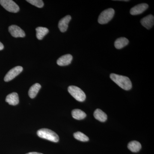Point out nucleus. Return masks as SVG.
<instances>
[{
    "instance_id": "obj_21",
    "label": "nucleus",
    "mask_w": 154,
    "mask_h": 154,
    "mask_svg": "<svg viewBox=\"0 0 154 154\" xmlns=\"http://www.w3.org/2000/svg\"><path fill=\"white\" fill-rule=\"evenodd\" d=\"M4 46L2 43L0 42V51L4 49Z\"/></svg>"
},
{
    "instance_id": "obj_22",
    "label": "nucleus",
    "mask_w": 154,
    "mask_h": 154,
    "mask_svg": "<svg viewBox=\"0 0 154 154\" xmlns=\"http://www.w3.org/2000/svg\"><path fill=\"white\" fill-rule=\"evenodd\" d=\"M26 154H43L41 153L36 152H31L28 153Z\"/></svg>"
},
{
    "instance_id": "obj_17",
    "label": "nucleus",
    "mask_w": 154,
    "mask_h": 154,
    "mask_svg": "<svg viewBox=\"0 0 154 154\" xmlns=\"http://www.w3.org/2000/svg\"><path fill=\"white\" fill-rule=\"evenodd\" d=\"M128 148L131 151L137 152L141 149V145L137 141H132L128 144Z\"/></svg>"
},
{
    "instance_id": "obj_14",
    "label": "nucleus",
    "mask_w": 154,
    "mask_h": 154,
    "mask_svg": "<svg viewBox=\"0 0 154 154\" xmlns=\"http://www.w3.org/2000/svg\"><path fill=\"white\" fill-rule=\"evenodd\" d=\"M94 116L97 120L101 122H105L107 119V115L101 109H97L94 112Z\"/></svg>"
},
{
    "instance_id": "obj_12",
    "label": "nucleus",
    "mask_w": 154,
    "mask_h": 154,
    "mask_svg": "<svg viewBox=\"0 0 154 154\" xmlns=\"http://www.w3.org/2000/svg\"><path fill=\"white\" fill-rule=\"evenodd\" d=\"M6 102L9 105H16L19 103V98L18 94L17 93H12L7 96L6 98Z\"/></svg>"
},
{
    "instance_id": "obj_10",
    "label": "nucleus",
    "mask_w": 154,
    "mask_h": 154,
    "mask_svg": "<svg viewBox=\"0 0 154 154\" xmlns=\"http://www.w3.org/2000/svg\"><path fill=\"white\" fill-rule=\"evenodd\" d=\"M141 24L147 29L151 28L154 24V17L153 15H149L143 18L140 21Z\"/></svg>"
},
{
    "instance_id": "obj_13",
    "label": "nucleus",
    "mask_w": 154,
    "mask_h": 154,
    "mask_svg": "<svg viewBox=\"0 0 154 154\" xmlns=\"http://www.w3.org/2000/svg\"><path fill=\"white\" fill-rule=\"evenodd\" d=\"M129 43V41L125 37L117 38L114 42V46L116 49H120L125 47Z\"/></svg>"
},
{
    "instance_id": "obj_19",
    "label": "nucleus",
    "mask_w": 154,
    "mask_h": 154,
    "mask_svg": "<svg viewBox=\"0 0 154 154\" xmlns=\"http://www.w3.org/2000/svg\"><path fill=\"white\" fill-rule=\"evenodd\" d=\"M74 137L77 140L82 142H87L89 140V137L83 133L78 131L74 134Z\"/></svg>"
},
{
    "instance_id": "obj_7",
    "label": "nucleus",
    "mask_w": 154,
    "mask_h": 154,
    "mask_svg": "<svg viewBox=\"0 0 154 154\" xmlns=\"http://www.w3.org/2000/svg\"><path fill=\"white\" fill-rule=\"evenodd\" d=\"M9 31L13 37H24L25 36V32L20 27L16 25H12L9 27Z\"/></svg>"
},
{
    "instance_id": "obj_1",
    "label": "nucleus",
    "mask_w": 154,
    "mask_h": 154,
    "mask_svg": "<svg viewBox=\"0 0 154 154\" xmlns=\"http://www.w3.org/2000/svg\"><path fill=\"white\" fill-rule=\"evenodd\" d=\"M110 78L123 90L129 91L132 88V83L128 77L112 73L110 75Z\"/></svg>"
},
{
    "instance_id": "obj_5",
    "label": "nucleus",
    "mask_w": 154,
    "mask_h": 154,
    "mask_svg": "<svg viewBox=\"0 0 154 154\" xmlns=\"http://www.w3.org/2000/svg\"><path fill=\"white\" fill-rule=\"evenodd\" d=\"M0 4L7 11L17 13L19 11V6L12 0H0Z\"/></svg>"
},
{
    "instance_id": "obj_3",
    "label": "nucleus",
    "mask_w": 154,
    "mask_h": 154,
    "mask_svg": "<svg viewBox=\"0 0 154 154\" xmlns=\"http://www.w3.org/2000/svg\"><path fill=\"white\" fill-rule=\"evenodd\" d=\"M68 91L71 96L79 102H84L86 96L84 91L76 86H70L68 88Z\"/></svg>"
},
{
    "instance_id": "obj_15",
    "label": "nucleus",
    "mask_w": 154,
    "mask_h": 154,
    "mask_svg": "<svg viewBox=\"0 0 154 154\" xmlns=\"http://www.w3.org/2000/svg\"><path fill=\"white\" fill-rule=\"evenodd\" d=\"M41 86L38 83L34 84L33 86H31L28 91V95L29 97L31 99H33L37 95L38 91L41 89Z\"/></svg>"
},
{
    "instance_id": "obj_9",
    "label": "nucleus",
    "mask_w": 154,
    "mask_h": 154,
    "mask_svg": "<svg viewBox=\"0 0 154 154\" xmlns=\"http://www.w3.org/2000/svg\"><path fill=\"white\" fill-rule=\"evenodd\" d=\"M71 17L69 15H67L62 18L58 23V28L61 32L62 33L66 32L68 28V24L71 20Z\"/></svg>"
},
{
    "instance_id": "obj_18",
    "label": "nucleus",
    "mask_w": 154,
    "mask_h": 154,
    "mask_svg": "<svg viewBox=\"0 0 154 154\" xmlns=\"http://www.w3.org/2000/svg\"><path fill=\"white\" fill-rule=\"evenodd\" d=\"M36 30V37L38 40H42L49 32L48 28L42 27H37Z\"/></svg>"
},
{
    "instance_id": "obj_20",
    "label": "nucleus",
    "mask_w": 154,
    "mask_h": 154,
    "mask_svg": "<svg viewBox=\"0 0 154 154\" xmlns=\"http://www.w3.org/2000/svg\"><path fill=\"white\" fill-rule=\"evenodd\" d=\"M27 2L38 8H42L44 6V3L42 0H27Z\"/></svg>"
},
{
    "instance_id": "obj_6",
    "label": "nucleus",
    "mask_w": 154,
    "mask_h": 154,
    "mask_svg": "<svg viewBox=\"0 0 154 154\" xmlns=\"http://www.w3.org/2000/svg\"><path fill=\"white\" fill-rule=\"evenodd\" d=\"M22 71L23 68L21 66H17L13 68L7 73L4 78V80L5 82H10L22 72Z\"/></svg>"
},
{
    "instance_id": "obj_2",
    "label": "nucleus",
    "mask_w": 154,
    "mask_h": 154,
    "mask_svg": "<svg viewBox=\"0 0 154 154\" xmlns=\"http://www.w3.org/2000/svg\"><path fill=\"white\" fill-rule=\"evenodd\" d=\"M37 134L39 137L53 142H58L59 140L58 135L54 131L48 128H42L38 130Z\"/></svg>"
},
{
    "instance_id": "obj_16",
    "label": "nucleus",
    "mask_w": 154,
    "mask_h": 154,
    "mask_svg": "<svg viewBox=\"0 0 154 154\" xmlns=\"http://www.w3.org/2000/svg\"><path fill=\"white\" fill-rule=\"evenodd\" d=\"M73 118L77 120L84 119L87 116V114L84 111L79 109H74L72 112Z\"/></svg>"
},
{
    "instance_id": "obj_8",
    "label": "nucleus",
    "mask_w": 154,
    "mask_h": 154,
    "mask_svg": "<svg viewBox=\"0 0 154 154\" xmlns=\"http://www.w3.org/2000/svg\"><path fill=\"white\" fill-rule=\"evenodd\" d=\"M149 6L145 3L139 4L136 5L131 9L130 14L132 15H137L142 14L148 8Z\"/></svg>"
},
{
    "instance_id": "obj_4",
    "label": "nucleus",
    "mask_w": 154,
    "mask_h": 154,
    "mask_svg": "<svg viewBox=\"0 0 154 154\" xmlns=\"http://www.w3.org/2000/svg\"><path fill=\"white\" fill-rule=\"evenodd\" d=\"M115 11L113 8H108L102 11L98 18V22L100 24H107L113 19Z\"/></svg>"
},
{
    "instance_id": "obj_11",
    "label": "nucleus",
    "mask_w": 154,
    "mask_h": 154,
    "mask_svg": "<svg viewBox=\"0 0 154 154\" xmlns=\"http://www.w3.org/2000/svg\"><path fill=\"white\" fill-rule=\"evenodd\" d=\"M72 59V56L71 54H66L60 57L57 60V63L60 66H66L71 63Z\"/></svg>"
}]
</instances>
